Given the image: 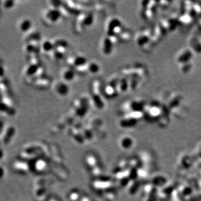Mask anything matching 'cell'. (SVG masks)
I'll return each instance as SVG.
<instances>
[{"instance_id":"6da1fadb","label":"cell","mask_w":201,"mask_h":201,"mask_svg":"<svg viewBox=\"0 0 201 201\" xmlns=\"http://www.w3.org/2000/svg\"><path fill=\"white\" fill-rule=\"evenodd\" d=\"M94 20L92 12H83L77 16L74 28L75 32L81 33L93 25Z\"/></svg>"},{"instance_id":"7a4b0ae2","label":"cell","mask_w":201,"mask_h":201,"mask_svg":"<svg viewBox=\"0 0 201 201\" xmlns=\"http://www.w3.org/2000/svg\"><path fill=\"white\" fill-rule=\"evenodd\" d=\"M68 67L75 70L78 73H86L87 71V65L88 61L86 57L81 54H75L71 55L67 59Z\"/></svg>"},{"instance_id":"3957f363","label":"cell","mask_w":201,"mask_h":201,"mask_svg":"<svg viewBox=\"0 0 201 201\" xmlns=\"http://www.w3.org/2000/svg\"><path fill=\"white\" fill-rule=\"evenodd\" d=\"M91 103L90 97L86 96H83L75 99L72 104V109L74 115L79 118L84 117L90 110Z\"/></svg>"},{"instance_id":"277c9868","label":"cell","mask_w":201,"mask_h":201,"mask_svg":"<svg viewBox=\"0 0 201 201\" xmlns=\"http://www.w3.org/2000/svg\"><path fill=\"white\" fill-rule=\"evenodd\" d=\"M62 18L64 17L59 9L50 6L44 10L41 15V20L47 26H53L57 24Z\"/></svg>"},{"instance_id":"5b68a950","label":"cell","mask_w":201,"mask_h":201,"mask_svg":"<svg viewBox=\"0 0 201 201\" xmlns=\"http://www.w3.org/2000/svg\"><path fill=\"white\" fill-rule=\"evenodd\" d=\"M122 27L121 20L116 17H112L106 22L105 28L106 35L114 36L118 39L119 35L122 32Z\"/></svg>"},{"instance_id":"8992f818","label":"cell","mask_w":201,"mask_h":201,"mask_svg":"<svg viewBox=\"0 0 201 201\" xmlns=\"http://www.w3.org/2000/svg\"><path fill=\"white\" fill-rule=\"evenodd\" d=\"M1 112L10 116H14L16 113V110L10 99L6 94H1Z\"/></svg>"},{"instance_id":"52a82bcc","label":"cell","mask_w":201,"mask_h":201,"mask_svg":"<svg viewBox=\"0 0 201 201\" xmlns=\"http://www.w3.org/2000/svg\"><path fill=\"white\" fill-rule=\"evenodd\" d=\"M118 39L114 36L106 35L102 40L101 50L103 54L108 55L111 54L115 44L117 42Z\"/></svg>"},{"instance_id":"ba28073f","label":"cell","mask_w":201,"mask_h":201,"mask_svg":"<svg viewBox=\"0 0 201 201\" xmlns=\"http://www.w3.org/2000/svg\"><path fill=\"white\" fill-rule=\"evenodd\" d=\"M54 92L61 97H65L68 94L69 87L67 83L61 81H58L53 85Z\"/></svg>"},{"instance_id":"9c48e42d","label":"cell","mask_w":201,"mask_h":201,"mask_svg":"<svg viewBox=\"0 0 201 201\" xmlns=\"http://www.w3.org/2000/svg\"><path fill=\"white\" fill-rule=\"evenodd\" d=\"M77 74V73L73 69L69 67H65L61 72V80L67 83L72 82L76 79Z\"/></svg>"},{"instance_id":"30bf717a","label":"cell","mask_w":201,"mask_h":201,"mask_svg":"<svg viewBox=\"0 0 201 201\" xmlns=\"http://www.w3.org/2000/svg\"><path fill=\"white\" fill-rule=\"evenodd\" d=\"M40 41H30L25 42L24 46V50L28 55H31L33 54H38L40 51Z\"/></svg>"},{"instance_id":"8fae6325","label":"cell","mask_w":201,"mask_h":201,"mask_svg":"<svg viewBox=\"0 0 201 201\" xmlns=\"http://www.w3.org/2000/svg\"><path fill=\"white\" fill-rule=\"evenodd\" d=\"M91 94L90 96V98L91 100V103H92L94 106L95 108H96L97 110H103L105 106L104 94L99 93H94V92H91Z\"/></svg>"},{"instance_id":"7c38bea8","label":"cell","mask_w":201,"mask_h":201,"mask_svg":"<svg viewBox=\"0 0 201 201\" xmlns=\"http://www.w3.org/2000/svg\"><path fill=\"white\" fill-rule=\"evenodd\" d=\"M50 78L47 75L41 77L39 79L34 81L31 85L34 87L36 89L39 90H45L49 88L51 84Z\"/></svg>"},{"instance_id":"4fadbf2b","label":"cell","mask_w":201,"mask_h":201,"mask_svg":"<svg viewBox=\"0 0 201 201\" xmlns=\"http://www.w3.org/2000/svg\"><path fill=\"white\" fill-rule=\"evenodd\" d=\"M67 49L68 48L64 47H55L50 54V56L55 61H61L66 57Z\"/></svg>"},{"instance_id":"5bb4252c","label":"cell","mask_w":201,"mask_h":201,"mask_svg":"<svg viewBox=\"0 0 201 201\" xmlns=\"http://www.w3.org/2000/svg\"><path fill=\"white\" fill-rule=\"evenodd\" d=\"M40 51H43L44 53L47 54H50L54 50V42L51 40L48 39H44L41 40L40 44Z\"/></svg>"},{"instance_id":"9a60e30c","label":"cell","mask_w":201,"mask_h":201,"mask_svg":"<svg viewBox=\"0 0 201 201\" xmlns=\"http://www.w3.org/2000/svg\"><path fill=\"white\" fill-rule=\"evenodd\" d=\"M32 22L31 19L28 18H22L18 24L19 30L24 34H26L32 30Z\"/></svg>"},{"instance_id":"2e32d148","label":"cell","mask_w":201,"mask_h":201,"mask_svg":"<svg viewBox=\"0 0 201 201\" xmlns=\"http://www.w3.org/2000/svg\"><path fill=\"white\" fill-rule=\"evenodd\" d=\"M25 42L30 41H41L42 40L40 32L35 30L32 29L29 32L25 34Z\"/></svg>"},{"instance_id":"e0dca14e","label":"cell","mask_w":201,"mask_h":201,"mask_svg":"<svg viewBox=\"0 0 201 201\" xmlns=\"http://www.w3.org/2000/svg\"><path fill=\"white\" fill-rule=\"evenodd\" d=\"M100 67L99 63L92 61H88L87 65V71L92 74H96L100 71Z\"/></svg>"},{"instance_id":"ac0fdd59","label":"cell","mask_w":201,"mask_h":201,"mask_svg":"<svg viewBox=\"0 0 201 201\" xmlns=\"http://www.w3.org/2000/svg\"><path fill=\"white\" fill-rule=\"evenodd\" d=\"M129 87L128 81L125 78H120L119 83L117 85V90L119 93H122V92H125L127 91Z\"/></svg>"},{"instance_id":"d6986e66","label":"cell","mask_w":201,"mask_h":201,"mask_svg":"<svg viewBox=\"0 0 201 201\" xmlns=\"http://www.w3.org/2000/svg\"><path fill=\"white\" fill-rule=\"evenodd\" d=\"M54 42V47H64L68 48L69 46L68 42L63 38H57L53 40Z\"/></svg>"},{"instance_id":"ffe728a7","label":"cell","mask_w":201,"mask_h":201,"mask_svg":"<svg viewBox=\"0 0 201 201\" xmlns=\"http://www.w3.org/2000/svg\"><path fill=\"white\" fill-rule=\"evenodd\" d=\"M133 145V141L130 137H125L122 138L121 141V145L124 149H130Z\"/></svg>"},{"instance_id":"44dd1931","label":"cell","mask_w":201,"mask_h":201,"mask_svg":"<svg viewBox=\"0 0 201 201\" xmlns=\"http://www.w3.org/2000/svg\"><path fill=\"white\" fill-rule=\"evenodd\" d=\"M16 1L12 0H5L2 2L3 7L7 10L11 9L12 7H14Z\"/></svg>"}]
</instances>
